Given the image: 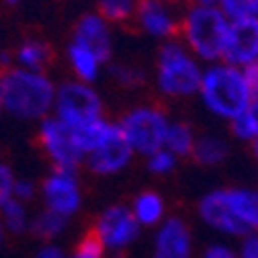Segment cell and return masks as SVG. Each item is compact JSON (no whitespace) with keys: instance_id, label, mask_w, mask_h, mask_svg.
I'll list each match as a JSON object with an SVG mask.
<instances>
[{"instance_id":"cell-1","label":"cell","mask_w":258,"mask_h":258,"mask_svg":"<svg viewBox=\"0 0 258 258\" xmlns=\"http://www.w3.org/2000/svg\"><path fill=\"white\" fill-rule=\"evenodd\" d=\"M55 88L45 72L9 66L3 72L5 113L21 121H43L53 111Z\"/></svg>"},{"instance_id":"cell-2","label":"cell","mask_w":258,"mask_h":258,"mask_svg":"<svg viewBox=\"0 0 258 258\" xmlns=\"http://www.w3.org/2000/svg\"><path fill=\"white\" fill-rule=\"evenodd\" d=\"M199 96L209 113L228 121L240 117L254 101L244 68L225 61L207 63L199 86Z\"/></svg>"},{"instance_id":"cell-3","label":"cell","mask_w":258,"mask_h":258,"mask_svg":"<svg viewBox=\"0 0 258 258\" xmlns=\"http://www.w3.org/2000/svg\"><path fill=\"white\" fill-rule=\"evenodd\" d=\"M232 19L219 7L190 3L180 13V41L201 61H221Z\"/></svg>"},{"instance_id":"cell-4","label":"cell","mask_w":258,"mask_h":258,"mask_svg":"<svg viewBox=\"0 0 258 258\" xmlns=\"http://www.w3.org/2000/svg\"><path fill=\"white\" fill-rule=\"evenodd\" d=\"M203 70L201 59L180 39H170L160 45L156 53L154 82L162 96L188 99L192 94H199Z\"/></svg>"},{"instance_id":"cell-5","label":"cell","mask_w":258,"mask_h":258,"mask_svg":"<svg viewBox=\"0 0 258 258\" xmlns=\"http://www.w3.org/2000/svg\"><path fill=\"white\" fill-rule=\"evenodd\" d=\"M168 125V115L156 105H138L129 109L119 121V127L129 146L142 156H152L164 148Z\"/></svg>"},{"instance_id":"cell-6","label":"cell","mask_w":258,"mask_h":258,"mask_svg":"<svg viewBox=\"0 0 258 258\" xmlns=\"http://www.w3.org/2000/svg\"><path fill=\"white\" fill-rule=\"evenodd\" d=\"M53 117L70 127H82L103 117V99L92 84L82 80H66L55 88Z\"/></svg>"},{"instance_id":"cell-7","label":"cell","mask_w":258,"mask_h":258,"mask_svg":"<svg viewBox=\"0 0 258 258\" xmlns=\"http://www.w3.org/2000/svg\"><path fill=\"white\" fill-rule=\"evenodd\" d=\"M39 144L45 156L51 160L53 168L57 170H76L84 164L86 154L82 152L74 129L61 123L57 117H45L39 121Z\"/></svg>"},{"instance_id":"cell-8","label":"cell","mask_w":258,"mask_h":258,"mask_svg":"<svg viewBox=\"0 0 258 258\" xmlns=\"http://www.w3.org/2000/svg\"><path fill=\"white\" fill-rule=\"evenodd\" d=\"M132 23L142 35L164 43L176 39L180 29V13L176 5L168 0H140Z\"/></svg>"},{"instance_id":"cell-9","label":"cell","mask_w":258,"mask_h":258,"mask_svg":"<svg viewBox=\"0 0 258 258\" xmlns=\"http://www.w3.org/2000/svg\"><path fill=\"white\" fill-rule=\"evenodd\" d=\"M70 41L80 43L82 47L90 49L107 66L113 57V49H115L113 25L96 11H88L76 19V23L72 27Z\"/></svg>"},{"instance_id":"cell-10","label":"cell","mask_w":258,"mask_h":258,"mask_svg":"<svg viewBox=\"0 0 258 258\" xmlns=\"http://www.w3.org/2000/svg\"><path fill=\"white\" fill-rule=\"evenodd\" d=\"M39 192H41V201H43L45 209L55 211L68 219L74 213H78V209L82 205V190H80L74 170L53 168V172L41 182Z\"/></svg>"},{"instance_id":"cell-11","label":"cell","mask_w":258,"mask_h":258,"mask_svg":"<svg viewBox=\"0 0 258 258\" xmlns=\"http://www.w3.org/2000/svg\"><path fill=\"white\" fill-rule=\"evenodd\" d=\"M94 230L99 232L107 250H125L138 240L140 221L132 209L123 205H111L96 217Z\"/></svg>"},{"instance_id":"cell-12","label":"cell","mask_w":258,"mask_h":258,"mask_svg":"<svg viewBox=\"0 0 258 258\" xmlns=\"http://www.w3.org/2000/svg\"><path fill=\"white\" fill-rule=\"evenodd\" d=\"M134 148L129 146L127 138L123 136L119 123H115L111 136L90 154H86L84 164L88 166L90 172L99 176H109L121 172L129 162H132Z\"/></svg>"},{"instance_id":"cell-13","label":"cell","mask_w":258,"mask_h":258,"mask_svg":"<svg viewBox=\"0 0 258 258\" xmlns=\"http://www.w3.org/2000/svg\"><path fill=\"white\" fill-rule=\"evenodd\" d=\"M221 61L238 68H248L258 61V19H234Z\"/></svg>"},{"instance_id":"cell-14","label":"cell","mask_w":258,"mask_h":258,"mask_svg":"<svg viewBox=\"0 0 258 258\" xmlns=\"http://www.w3.org/2000/svg\"><path fill=\"white\" fill-rule=\"evenodd\" d=\"M199 215L209 228L230 234V236H248L252 234L246 225L234 215L228 199H225V188L211 190L199 201Z\"/></svg>"},{"instance_id":"cell-15","label":"cell","mask_w":258,"mask_h":258,"mask_svg":"<svg viewBox=\"0 0 258 258\" xmlns=\"http://www.w3.org/2000/svg\"><path fill=\"white\" fill-rule=\"evenodd\" d=\"M192 238L180 217H168L156 234L152 258H190Z\"/></svg>"},{"instance_id":"cell-16","label":"cell","mask_w":258,"mask_h":258,"mask_svg":"<svg viewBox=\"0 0 258 258\" xmlns=\"http://www.w3.org/2000/svg\"><path fill=\"white\" fill-rule=\"evenodd\" d=\"M66 61L74 74L76 80H82V82H88V84H94L99 80L105 63L96 57L90 49L82 47L80 43H74L70 41L68 47H66Z\"/></svg>"},{"instance_id":"cell-17","label":"cell","mask_w":258,"mask_h":258,"mask_svg":"<svg viewBox=\"0 0 258 258\" xmlns=\"http://www.w3.org/2000/svg\"><path fill=\"white\" fill-rule=\"evenodd\" d=\"M13 66L25 68V70H35V72H45L47 66L53 59L51 47L47 41L37 39V37H29L21 41V45L13 53Z\"/></svg>"},{"instance_id":"cell-18","label":"cell","mask_w":258,"mask_h":258,"mask_svg":"<svg viewBox=\"0 0 258 258\" xmlns=\"http://www.w3.org/2000/svg\"><path fill=\"white\" fill-rule=\"evenodd\" d=\"M225 199H228L234 215L246 225L250 232H258V190L252 188H225Z\"/></svg>"},{"instance_id":"cell-19","label":"cell","mask_w":258,"mask_h":258,"mask_svg":"<svg viewBox=\"0 0 258 258\" xmlns=\"http://www.w3.org/2000/svg\"><path fill=\"white\" fill-rule=\"evenodd\" d=\"M230 154V146L225 144V140L217 138V136H203L195 140V146H192V160L197 164L203 166H217L221 164Z\"/></svg>"},{"instance_id":"cell-20","label":"cell","mask_w":258,"mask_h":258,"mask_svg":"<svg viewBox=\"0 0 258 258\" xmlns=\"http://www.w3.org/2000/svg\"><path fill=\"white\" fill-rule=\"evenodd\" d=\"M134 215L140 225H156L164 217V199L154 190L140 192L134 201Z\"/></svg>"},{"instance_id":"cell-21","label":"cell","mask_w":258,"mask_h":258,"mask_svg":"<svg viewBox=\"0 0 258 258\" xmlns=\"http://www.w3.org/2000/svg\"><path fill=\"white\" fill-rule=\"evenodd\" d=\"M66 225H68V217H63L55 211H49V209H43L31 219L29 232L43 242H49L66 230Z\"/></svg>"},{"instance_id":"cell-22","label":"cell","mask_w":258,"mask_h":258,"mask_svg":"<svg viewBox=\"0 0 258 258\" xmlns=\"http://www.w3.org/2000/svg\"><path fill=\"white\" fill-rule=\"evenodd\" d=\"M113 127H115V123H109V121H105L101 117V119H96L92 123H86L82 127H72V129H74L76 140H78L82 152L84 154H90L92 150H96V148H99L111 136Z\"/></svg>"},{"instance_id":"cell-23","label":"cell","mask_w":258,"mask_h":258,"mask_svg":"<svg viewBox=\"0 0 258 258\" xmlns=\"http://www.w3.org/2000/svg\"><path fill=\"white\" fill-rule=\"evenodd\" d=\"M195 134L188 123L184 121H170L168 132H166V140H164V148L168 152H172L176 158L178 156H190L192 146H195Z\"/></svg>"},{"instance_id":"cell-24","label":"cell","mask_w":258,"mask_h":258,"mask_svg":"<svg viewBox=\"0 0 258 258\" xmlns=\"http://www.w3.org/2000/svg\"><path fill=\"white\" fill-rule=\"evenodd\" d=\"M0 223L5 232L9 234H25L31 228V217L27 211V203H21L17 199H11L3 209H0Z\"/></svg>"},{"instance_id":"cell-25","label":"cell","mask_w":258,"mask_h":258,"mask_svg":"<svg viewBox=\"0 0 258 258\" xmlns=\"http://www.w3.org/2000/svg\"><path fill=\"white\" fill-rule=\"evenodd\" d=\"M94 11L103 15L111 25H119L134 19L140 0H94Z\"/></svg>"},{"instance_id":"cell-26","label":"cell","mask_w":258,"mask_h":258,"mask_svg":"<svg viewBox=\"0 0 258 258\" xmlns=\"http://www.w3.org/2000/svg\"><path fill=\"white\" fill-rule=\"evenodd\" d=\"M230 127H232V134L238 138V140H250L254 142L258 138V99H254L250 103V107L240 115L236 117L234 121H230Z\"/></svg>"},{"instance_id":"cell-27","label":"cell","mask_w":258,"mask_h":258,"mask_svg":"<svg viewBox=\"0 0 258 258\" xmlns=\"http://www.w3.org/2000/svg\"><path fill=\"white\" fill-rule=\"evenodd\" d=\"M111 78L121 86V88H138L140 84L146 82V72L136 66V63H123V61H117V63H111Z\"/></svg>"},{"instance_id":"cell-28","label":"cell","mask_w":258,"mask_h":258,"mask_svg":"<svg viewBox=\"0 0 258 258\" xmlns=\"http://www.w3.org/2000/svg\"><path fill=\"white\" fill-rule=\"evenodd\" d=\"M219 9L234 19H258V0H221Z\"/></svg>"},{"instance_id":"cell-29","label":"cell","mask_w":258,"mask_h":258,"mask_svg":"<svg viewBox=\"0 0 258 258\" xmlns=\"http://www.w3.org/2000/svg\"><path fill=\"white\" fill-rule=\"evenodd\" d=\"M174 166H176V156L172 152H168L166 148H162V150H158L156 154L148 156V168L154 174H168Z\"/></svg>"},{"instance_id":"cell-30","label":"cell","mask_w":258,"mask_h":258,"mask_svg":"<svg viewBox=\"0 0 258 258\" xmlns=\"http://www.w3.org/2000/svg\"><path fill=\"white\" fill-rule=\"evenodd\" d=\"M15 180H17V176L11 170V166L5 164V162H0V209L13 199Z\"/></svg>"},{"instance_id":"cell-31","label":"cell","mask_w":258,"mask_h":258,"mask_svg":"<svg viewBox=\"0 0 258 258\" xmlns=\"http://www.w3.org/2000/svg\"><path fill=\"white\" fill-rule=\"evenodd\" d=\"M37 195V186L35 182H31L27 178H17L15 180V188H13V199L21 201V203H29L33 201Z\"/></svg>"},{"instance_id":"cell-32","label":"cell","mask_w":258,"mask_h":258,"mask_svg":"<svg viewBox=\"0 0 258 258\" xmlns=\"http://www.w3.org/2000/svg\"><path fill=\"white\" fill-rule=\"evenodd\" d=\"M240 258H258V232L244 236V244L240 248Z\"/></svg>"},{"instance_id":"cell-33","label":"cell","mask_w":258,"mask_h":258,"mask_svg":"<svg viewBox=\"0 0 258 258\" xmlns=\"http://www.w3.org/2000/svg\"><path fill=\"white\" fill-rule=\"evenodd\" d=\"M203 258H238V256H236V252H234L232 248L221 246V244H215V246H211V248L205 250Z\"/></svg>"},{"instance_id":"cell-34","label":"cell","mask_w":258,"mask_h":258,"mask_svg":"<svg viewBox=\"0 0 258 258\" xmlns=\"http://www.w3.org/2000/svg\"><path fill=\"white\" fill-rule=\"evenodd\" d=\"M244 74H246V82H248V88L252 92L254 99H258V61L252 63V66L244 68Z\"/></svg>"},{"instance_id":"cell-35","label":"cell","mask_w":258,"mask_h":258,"mask_svg":"<svg viewBox=\"0 0 258 258\" xmlns=\"http://www.w3.org/2000/svg\"><path fill=\"white\" fill-rule=\"evenodd\" d=\"M33 258H68V256H66V252H63L61 248H57L53 244H45V246H41L35 252Z\"/></svg>"},{"instance_id":"cell-36","label":"cell","mask_w":258,"mask_h":258,"mask_svg":"<svg viewBox=\"0 0 258 258\" xmlns=\"http://www.w3.org/2000/svg\"><path fill=\"white\" fill-rule=\"evenodd\" d=\"M192 3H197V5H207V7H219L221 0H192Z\"/></svg>"},{"instance_id":"cell-37","label":"cell","mask_w":258,"mask_h":258,"mask_svg":"<svg viewBox=\"0 0 258 258\" xmlns=\"http://www.w3.org/2000/svg\"><path fill=\"white\" fill-rule=\"evenodd\" d=\"M5 113V103H3V72H0V117Z\"/></svg>"},{"instance_id":"cell-38","label":"cell","mask_w":258,"mask_h":258,"mask_svg":"<svg viewBox=\"0 0 258 258\" xmlns=\"http://www.w3.org/2000/svg\"><path fill=\"white\" fill-rule=\"evenodd\" d=\"M72 258H103V256H90V254H80V252H74Z\"/></svg>"},{"instance_id":"cell-39","label":"cell","mask_w":258,"mask_h":258,"mask_svg":"<svg viewBox=\"0 0 258 258\" xmlns=\"http://www.w3.org/2000/svg\"><path fill=\"white\" fill-rule=\"evenodd\" d=\"M5 228H3V223H0V250H3V244H5Z\"/></svg>"},{"instance_id":"cell-40","label":"cell","mask_w":258,"mask_h":258,"mask_svg":"<svg viewBox=\"0 0 258 258\" xmlns=\"http://www.w3.org/2000/svg\"><path fill=\"white\" fill-rule=\"evenodd\" d=\"M252 146H254V156H256V158H258V138H256V140H254V144H252Z\"/></svg>"},{"instance_id":"cell-41","label":"cell","mask_w":258,"mask_h":258,"mask_svg":"<svg viewBox=\"0 0 258 258\" xmlns=\"http://www.w3.org/2000/svg\"><path fill=\"white\" fill-rule=\"evenodd\" d=\"M168 3H172V5H178V3H182V0H168Z\"/></svg>"},{"instance_id":"cell-42","label":"cell","mask_w":258,"mask_h":258,"mask_svg":"<svg viewBox=\"0 0 258 258\" xmlns=\"http://www.w3.org/2000/svg\"><path fill=\"white\" fill-rule=\"evenodd\" d=\"M5 3H9V5H13V3H19V0H5Z\"/></svg>"}]
</instances>
